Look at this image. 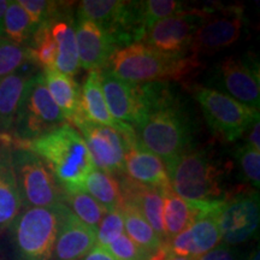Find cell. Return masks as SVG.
I'll list each match as a JSON object with an SVG mask.
<instances>
[{
    "label": "cell",
    "instance_id": "cell-40",
    "mask_svg": "<svg viewBox=\"0 0 260 260\" xmlns=\"http://www.w3.org/2000/svg\"><path fill=\"white\" fill-rule=\"evenodd\" d=\"M165 260H195L193 258H184V256H176L172 254H168V258Z\"/></svg>",
    "mask_w": 260,
    "mask_h": 260
},
{
    "label": "cell",
    "instance_id": "cell-20",
    "mask_svg": "<svg viewBox=\"0 0 260 260\" xmlns=\"http://www.w3.org/2000/svg\"><path fill=\"white\" fill-rule=\"evenodd\" d=\"M23 67L0 80V134H11L25 88L35 75Z\"/></svg>",
    "mask_w": 260,
    "mask_h": 260
},
{
    "label": "cell",
    "instance_id": "cell-23",
    "mask_svg": "<svg viewBox=\"0 0 260 260\" xmlns=\"http://www.w3.org/2000/svg\"><path fill=\"white\" fill-rule=\"evenodd\" d=\"M52 99L59 107L67 122H74L81 115V89L73 77L52 69L42 71Z\"/></svg>",
    "mask_w": 260,
    "mask_h": 260
},
{
    "label": "cell",
    "instance_id": "cell-27",
    "mask_svg": "<svg viewBox=\"0 0 260 260\" xmlns=\"http://www.w3.org/2000/svg\"><path fill=\"white\" fill-rule=\"evenodd\" d=\"M39 27L18 2H9L4 16V38L18 46L27 47Z\"/></svg>",
    "mask_w": 260,
    "mask_h": 260
},
{
    "label": "cell",
    "instance_id": "cell-25",
    "mask_svg": "<svg viewBox=\"0 0 260 260\" xmlns=\"http://www.w3.org/2000/svg\"><path fill=\"white\" fill-rule=\"evenodd\" d=\"M84 190L105 210V212L121 210V188L117 178L111 175L94 168L87 177Z\"/></svg>",
    "mask_w": 260,
    "mask_h": 260
},
{
    "label": "cell",
    "instance_id": "cell-2",
    "mask_svg": "<svg viewBox=\"0 0 260 260\" xmlns=\"http://www.w3.org/2000/svg\"><path fill=\"white\" fill-rule=\"evenodd\" d=\"M14 146L39 155L51 170L64 195L84 190V183L94 164L82 135L70 123L32 141L15 140Z\"/></svg>",
    "mask_w": 260,
    "mask_h": 260
},
{
    "label": "cell",
    "instance_id": "cell-35",
    "mask_svg": "<svg viewBox=\"0 0 260 260\" xmlns=\"http://www.w3.org/2000/svg\"><path fill=\"white\" fill-rule=\"evenodd\" d=\"M124 234V217L121 210L106 212L96 232V245L107 247Z\"/></svg>",
    "mask_w": 260,
    "mask_h": 260
},
{
    "label": "cell",
    "instance_id": "cell-28",
    "mask_svg": "<svg viewBox=\"0 0 260 260\" xmlns=\"http://www.w3.org/2000/svg\"><path fill=\"white\" fill-rule=\"evenodd\" d=\"M27 48L32 64L39 65L42 71L54 69L57 59V44L52 37L50 24L39 25Z\"/></svg>",
    "mask_w": 260,
    "mask_h": 260
},
{
    "label": "cell",
    "instance_id": "cell-26",
    "mask_svg": "<svg viewBox=\"0 0 260 260\" xmlns=\"http://www.w3.org/2000/svg\"><path fill=\"white\" fill-rule=\"evenodd\" d=\"M121 211L124 217V233L133 241L151 254H155L165 248L164 243L136 207L123 203Z\"/></svg>",
    "mask_w": 260,
    "mask_h": 260
},
{
    "label": "cell",
    "instance_id": "cell-34",
    "mask_svg": "<svg viewBox=\"0 0 260 260\" xmlns=\"http://www.w3.org/2000/svg\"><path fill=\"white\" fill-rule=\"evenodd\" d=\"M105 248L116 260H151L153 254L140 247L124 233Z\"/></svg>",
    "mask_w": 260,
    "mask_h": 260
},
{
    "label": "cell",
    "instance_id": "cell-36",
    "mask_svg": "<svg viewBox=\"0 0 260 260\" xmlns=\"http://www.w3.org/2000/svg\"><path fill=\"white\" fill-rule=\"evenodd\" d=\"M195 260H236L234 253L224 247H217Z\"/></svg>",
    "mask_w": 260,
    "mask_h": 260
},
{
    "label": "cell",
    "instance_id": "cell-19",
    "mask_svg": "<svg viewBox=\"0 0 260 260\" xmlns=\"http://www.w3.org/2000/svg\"><path fill=\"white\" fill-rule=\"evenodd\" d=\"M124 175L138 183L162 191L171 188L164 162L157 155L141 147L139 142L130 146L126 151Z\"/></svg>",
    "mask_w": 260,
    "mask_h": 260
},
{
    "label": "cell",
    "instance_id": "cell-41",
    "mask_svg": "<svg viewBox=\"0 0 260 260\" xmlns=\"http://www.w3.org/2000/svg\"><path fill=\"white\" fill-rule=\"evenodd\" d=\"M249 260H259V251H258V249H256V251L253 253L251 259H249Z\"/></svg>",
    "mask_w": 260,
    "mask_h": 260
},
{
    "label": "cell",
    "instance_id": "cell-12",
    "mask_svg": "<svg viewBox=\"0 0 260 260\" xmlns=\"http://www.w3.org/2000/svg\"><path fill=\"white\" fill-rule=\"evenodd\" d=\"M258 193H242L226 198L218 216L222 239L239 245L254 235L260 219Z\"/></svg>",
    "mask_w": 260,
    "mask_h": 260
},
{
    "label": "cell",
    "instance_id": "cell-32",
    "mask_svg": "<svg viewBox=\"0 0 260 260\" xmlns=\"http://www.w3.org/2000/svg\"><path fill=\"white\" fill-rule=\"evenodd\" d=\"M31 63L27 47L18 46L4 37L0 38V80Z\"/></svg>",
    "mask_w": 260,
    "mask_h": 260
},
{
    "label": "cell",
    "instance_id": "cell-15",
    "mask_svg": "<svg viewBox=\"0 0 260 260\" xmlns=\"http://www.w3.org/2000/svg\"><path fill=\"white\" fill-rule=\"evenodd\" d=\"M95 246V230L81 222L64 203L52 260H80Z\"/></svg>",
    "mask_w": 260,
    "mask_h": 260
},
{
    "label": "cell",
    "instance_id": "cell-9",
    "mask_svg": "<svg viewBox=\"0 0 260 260\" xmlns=\"http://www.w3.org/2000/svg\"><path fill=\"white\" fill-rule=\"evenodd\" d=\"M194 95L211 130L225 141L240 139L259 119V110L243 105L220 90L198 87Z\"/></svg>",
    "mask_w": 260,
    "mask_h": 260
},
{
    "label": "cell",
    "instance_id": "cell-31",
    "mask_svg": "<svg viewBox=\"0 0 260 260\" xmlns=\"http://www.w3.org/2000/svg\"><path fill=\"white\" fill-rule=\"evenodd\" d=\"M18 4L24 9L35 24H51L56 19L70 14L71 3L48 2V0H18Z\"/></svg>",
    "mask_w": 260,
    "mask_h": 260
},
{
    "label": "cell",
    "instance_id": "cell-39",
    "mask_svg": "<svg viewBox=\"0 0 260 260\" xmlns=\"http://www.w3.org/2000/svg\"><path fill=\"white\" fill-rule=\"evenodd\" d=\"M8 0H0V38L4 37V16L8 9Z\"/></svg>",
    "mask_w": 260,
    "mask_h": 260
},
{
    "label": "cell",
    "instance_id": "cell-5",
    "mask_svg": "<svg viewBox=\"0 0 260 260\" xmlns=\"http://www.w3.org/2000/svg\"><path fill=\"white\" fill-rule=\"evenodd\" d=\"M64 203L21 212L10 229L17 260H52Z\"/></svg>",
    "mask_w": 260,
    "mask_h": 260
},
{
    "label": "cell",
    "instance_id": "cell-11",
    "mask_svg": "<svg viewBox=\"0 0 260 260\" xmlns=\"http://www.w3.org/2000/svg\"><path fill=\"white\" fill-rule=\"evenodd\" d=\"M205 14L206 8H187L154 23L140 42L171 56H188L191 39Z\"/></svg>",
    "mask_w": 260,
    "mask_h": 260
},
{
    "label": "cell",
    "instance_id": "cell-37",
    "mask_svg": "<svg viewBox=\"0 0 260 260\" xmlns=\"http://www.w3.org/2000/svg\"><path fill=\"white\" fill-rule=\"evenodd\" d=\"M247 145L251 146V147L258 149L260 151V122L259 119L253 123V124L249 126V129L247 130Z\"/></svg>",
    "mask_w": 260,
    "mask_h": 260
},
{
    "label": "cell",
    "instance_id": "cell-33",
    "mask_svg": "<svg viewBox=\"0 0 260 260\" xmlns=\"http://www.w3.org/2000/svg\"><path fill=\"white\" fill-rule=\"evenodd\" d=\"M236 158L245 180L251 183L253 188L258 189L260 184V151L246 144L237 148Z\"/></svg>",
    "mask_w": 260,
    "mask_h": 260
},
{
    "label": "cell",
    "instance_id": "cell-13",
    "mask_svg": "<svg viewBox=\"0 0 260 260\" xmlns=\"http://www.w3.org/2000/svg\"><path fill=\"white\" fill-rule=\"evenodd\" d=\"M217 83L225 94L243 105L259 110L260 83L259 70L246 60L228 57L220 61L216 70Z\"/></svg>",
    "mask_w": 260,
    "mask_h": 260
},
{
    "label": "cell",
    "instance_id": "cell-29",
    "mask_svg": "<svg viewBox=\"0 0 260 260\" xmlns=\"http://www.w3.org/2000/svg\"><path fill=\"white\" fill-rule=\"evenodd\" d=\"M188 6L175 0H147L138 2V22L142 31V38L154 23L177 12L183 11Z\"/></svg>",
    "mask_w": 260,
    "mask_h": 260
},
{
    "label": "cell",
    "instance_id": "cell-18",
    "mask_svg": "<svg viewBox=\"0 0 260 260\" xmlns=\"http://www.w3.org/2000/svg\"><path fill=\"white\" fill-rule=\"evenodd\" d=\"M117 178H119L117 181L121 188L122 204H130L136 207L165 247L164 220H162V211H164L162 190L138 183L126 175H122Z\"/></svg>",
    "mask_w": 260,
    "mask_h": 260
},
{
    "label": "cell",
    "instance_id": "cell-38",
    "mask_svg": "<svg viewBox=\"0 0 260 260\" xmlns=\"http://www.w3.org/2000/svg\"><path fill=\"white\" fill-rule=\"evenodd\" d=\"M80 260H116V259L113 258L111 253L107 251L105 247L96 245L92 251L87 253V254Z\"/></svg>",
    "mask_w": 260,
    "mask_h": 260
},
{
    "label": "cell",
    "instance_id": "cell-8",
    "mask_svg": "<svg viewBox=\"0 0 260 260\" xmlns=\"http://www.w3.org/2000/svg\"><path fill=\"white\" fill-rule=\"evenodd\" d=\"M73 123L82 133L94 168L116 178L124 175L126 151L138 142L134 128L129 126L119 132L111 126L95 124L83 117H79Z\"/></svg>",
    "mask_w": 260,
    "mask_h": 260
},
{
    "label": "cell",
    "instance_id": "cell-24",
    "mask_svg": "<svg viewBox=\"0 0 260 260\" xmlns=\"http://www.w3.org/2000/svg\"><path fill=\"white\" fill-rule=\"evenodd\" d=\"M164 197V220L165 245L178 234L188 229L197 218V211L170 189L162 191Z\"/></svg>",
    "mask_w": 260,
    "mask_h": 260
},
{
    "label": "cell",
    "instance_id": "cell-6",
    "mask_svg": "<svg viewBox=\"0 0 260 260\" xmlns=\"http://www.w3.org/2000/svg\"><path fill=\"white\" fill-rule=\"evenodd\" d=\"M65 123L67 119L52 99L42 71L35 74L25 88L11 135L16 141L29 142Z\"/></svg>",
    "mask_w": 260,
    "mask_h": 260
},
{
    "label": "cell",
    "instance_id": "cell-3",
    "mask_svg": "<svg viewBox=\"0 0 260 260\" xmlns=\"http://www.w3.org/2000/svg\"><path fill=\"white\" fill-rule=\"evenodd\" d=\"M199 65V59L190 54L171 56L134 42L118 48L104 70L129 84H147L186 80L197 73Z\"/></svg>",
    "mask_w": 260,
    "mask_h": 260
},
{
    "label": "cell",
    "instance_id": "cell-30",
    "mask_svg": "<svg viewBox=\"0 0 260 260\" xmlns=\"http://www.w3.org/2000/svg\"><path fill=\"white\" fill-rule=\"evenodd\" d=\"M64 203L81 222L98 232L99 224L106 212L86 190L65 194Z\"/></svg>",
    "mask_w": 260,
    "mask_h": 260
},
{
    "label": "cell",
    "instance_id": "cell-1",
    "mask_svg": "<svg viewBox=\"0 0 260 260\" xmlns=\"http://www.w3.org/2000/svg\"><path fill=\"white\" fill-rule=\"evenodd\" d=\"M141 112L133 126L139 145L164 164L188 151L190 129L186 113L162 82L139 84Z\"/></svg>",
    "mask_w": 260,
    "mask_h": 260
},
{
    "label": "cell",
    "instance_id": "cell-17",
    "mask_svg": "<svg viewBox=\"0 0 260 260\" xmlns=\"http://www.w3.org/2000/svg\"><path fill=\"white\" fill-rule=\"evenodd\" d=\"M100 75L104 99L110 115L116 122L134 126L141 112L140 86L123 82L107 70H102Z\"/></svg>",
    "mask_w": 260,
    "mask_h": 260
},
{
    "label": "cell",
    "instance_id": "cell-16",
    "mask_svg": "<svg viewBox=\"0 0 260 260\" xmlns=\"http://www.w3.org/2000/svg\"><path fill=\"white\" fill-rule=\"evenodd\" d=\"M14 141L11 134H0V234L23 210L12 161Z\"/></svg>",
    "mask_w": 260,
    "mask_h": 260
},
{
    "label": "cell",
    "instance_id": "cell-10",
    "mask_svg": "<svg viewBox=\"0 0 260 260\" xmlns=\"http://www.w3.org/2000/svg\"><path fill=\"white\" fill-rule=\"evenodd\" d=\"M245 24L242 6H207L206 14L191 39L189 54L199 59L200 56H213L230 47L242 35Z\"/></svg>",
    "mask_w": 260,
    "mask_h": 260
},
{
    "label": "cell",
    "instance_id": "cell-21",
    "mask_svg": "<svg viewBox=\"0 0 260 260\" xmlns=\"http://www.w3.org/2000/svg\"><path fill=\"white\" fill-rule=\"evenodd\" d=\"M87 121L111 126L119 132L124 130L129 124L118 123L112 118L107 110L102 88V75L99 70H92L87 75L82 89H81V115ZM79 118V117H77Z\"/></svg>",
    "mask_w": 260,
    "mask_h": 260
},
{
    "label": "cell",
    "instance_id": "cell-4",
    "mask_svg": "<svg viewBox=\"0 0 260 260\" xmlns=\"http://www.w3.org/2000/svg\"><path fill=\"white\" fill-rule=\"evenodd\" d=\"M171 190L188 203L226 199L220 187V171L205 151L188 149L165 164Z\"/></svg>",
    "mask_w": 260,
    "mask_h": 260
},
{
    "label": "cell",
    "instance_id": "cell-7",
    "mask_svg": "<svg viewBox=\"0 0 260 260\" xmlns=\"http://www.w3.org/2000/svg\"><path fill=\"white\" fill-rule=\"evenodd\" d=\"M12 161L22 207H53L64 203V191L39 155L14 147Z\"/></svg>",
    "mask_w": 260,
    "mask_h": 260
},
{
    "label": "cell",
    "instance_id": "cell-22",
    "mask_svg": "<svg viewBox=\"0 0 260 260\" xmlns=\"http://www.w3.org/2000/svg\"><path fill=\"white\" fill-rule=\"evenodd\" d=\"M50 27L52 37L57 44V59L54 70L71 77L80 70L73 18L70 14H68L52 22Z\"/></svg>",
    "mask_w": 260,
    "mask_h": 260
},
{
    "label": "cell",
    "instance_id": "cell-14",
    "mask_svg": "<svg viewBox=\"0 0 260 260\" xmlns=\"http://www.w3.org/2000/svg\"><path fill=\"white\" fill-rule=\"evenodd\" d=\"M75 37L80 67L86 70L102 71L106 69L110 58L118 50L111 35L87 19H77Z\"/></svg>",
    "mask_w": 260,
    "mask_h": 260
}]
</instances>
